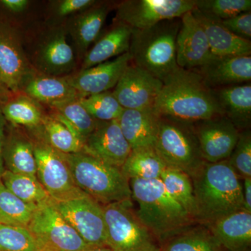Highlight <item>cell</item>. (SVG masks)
Here are the masks:
<instances>
[{
    "instance_id": "6da1fadb",
    "label": "cell",
    "mask_w": 251,
    "mask_h": 251,
    "mask_svg": "<svg viewBox=\"0 0 251 251\" xmlns=\"http://www.w3.org/2000/svg\"><path fill=\"white\" fill-rule=\"evenodd\" d=\"M163 83L154 106L160 117L193 125L224 115L212 89L195 71L179 68Z\"/></svg>"
},
{
    "instance_id": "7a4b0ae2",
    "label": "cell",
    "mask_w": 251,
    "mask_h": 251,
    "mask_svg": "<svg viewBox=\"0 0 251 251\" xmlns=\"http://www.w3.org/2000/svg\"><path fill=\"white\" fill-rule=\"evenodd\" d=\"M191 179L197 207L196 219L211 224L244 210L242 184L228 160L204 162Z\"/></svg>"
},
{
    "instance_id": "3957f363",
    "label": "cell",
    "mask_w": 251,
    "mask_h": 251,
    "mask_svg": "<svg viewBox=\"0 0 251 251\" xmlns=\"http://www.w3.org/2000/svg\"><path fill=\"white\" fill-rule=\"evenodd\" d=\"M131 197L138 203L135 211L142 224L158 239L177 235L193 218L167 191L161 179L129 180Z\"/></svg>"
},
{
    "instance_id": "277c9868",
    "label": "cell",
    "mask_w": 251,
    "mask_h": 251,
    "mask_svg": "<svg viewBox=\"0 0 251 251\" xmlns=\"http://www.w3.org/2000/svg\"><path fill=\"white\" fill-rule=\"evenodd\" d=\"M180 18L163 21L148 29H133L130 64L164 82L179 69L176 64V39Z\"/></svg>"
},
{
    "instance_id": "5b68a950",
    "label": "cell",
    "mask_w": 251,
    "mask_h": 251,
    "mask_svg": "<svg viewBox=\"0 0 251 251\" xmlns=\"http://www.w3.org/2000/svg\"><path fill=\"white\" fill-rule=\"evenodd\" d=\"M77 187L102 205L131 200L129 180L121 169L88 153H65Z\"/></svg>"
},
{
    "instance_id": "8992f818",
    "label": "cell",
    "mask_w": 251,
    "mask_h": 251,
    "mask_svg": "<svg viewBox=\"0 0 251 251\" xmlns=\"http://www.w3.org/2000/svg\"><path fill=\"white\" fill-rule=\"evenodd\" d=\"M155 150L167 166L192 176L204 163L191 124L160 117Z\"/></svg>"
},
{
    "instance_id": "52a82bcc",
    "label": "cell",
    "mask_w": 251,
    "mask_h": 251,
    "mask_svg": "<svg viewBox=\"0 0 251 251\" xmlns=\"http://www.w3.org/2000/svg\"><path fill=\"white\" fill-rule=\"evenodd\" d=\"M107 247L113 251H160L154 236L138 219L131 200L103 205Z\"/></svg>"
},
{
    "instance_id": "ba28073f",
    "label": "cell",
    "mask_w": 251,
    "mask_h": 251,
    "mask_svg": "<svg viewBox=\"0 0 251 251\" xmlns=\"http://www.w3.org/2000/svg\"><path fill=\"white\" fill-rule=\"evenodd\" d=\"M32 143L36 177L52 201L63 202L87 195L75 184L65 153L57 151L45 140Z\"/></svg>"
},
{
    "instance_id": "9c48e42d",
    "label": "cell",
    "mask_w": 251,
    "mask_h": 251,
    "mask_svg": "<svg viewBox=\"0 0 251 251\" xmlns=\"http://www.w3.org/2000/svg\"><path fill=\"white\" fill-rule=\"evenodd\" d=\"M27 228L38 251H78L92 247L63 217L52 199L38 207Z\"/></svg>"
},
{
    "instance_id": "30bf717a",
    "label": "cell",
    "mask_w": 251,
    "mask_h": 251,
    "mask_svg": "<svg viewBox=\"0 0 251 251\" xmlns=\"http://www.w3.org/2000/svg\"><path fill=\"white\" fill-rule=\"evenodd\" d=\"M194 9L195 0H126L117 6L115 21L141 30L181 18Z\"/></svg>"
},
{
    "instance_id": "8fae6325",
    "label": "cell",
    "mask_w": 251,
    "mask_h": 251,
    "mask_svg": "<svg viewBox=\"0 0 251 251\" xmlns=\"http://www.w3.org/2000/svg\"><path fill=\"white\" fill-rule=\"evenodd\" d=\"M54 202L66 221L92 247H107L103 205L86 195L82 197Z\"/></svg>"
},
{
    "instance_id": "7c38bea8",
    "label": "cell",
    "mask_w": 251,
    "mask_h": 251,
    "mask_svg": "<svg viewBox=\"0 0 251 251\" xmlns=\"http://www.w3.org/2000/svg\"><path fill=\"white\" fill-rule=\"evenodd\" d=\"M163 85L159 79L130 63L112 93L125 109L153 110Z\"/></svg>"
},
{
    "instance_id": "4fadbf2b",
    "label": "cell",
    "mask_w": 251,
    "mask_h": 251,
    "mask_svg": "<svg viewBox=\"0 0 251 251\" xmlns=\"http://www.w3.org/2000/svg\"><path fill=\"white\" fill-rule=\"evenodd\" d=\"M195 124L203 160L217 163L228 159L239 138L237 127L224 115Z\"/></svg>"
},
{
    "instance_id": "5bb4252c",
    "label": "cell",
    "mask_w": 251,
    "mask_h": 251,
    "mask_svg": "<svg viewBox=\"0 0 251 251\" xmlns=\"http://www.w3.org/2000/svg\"><path fill=\"white\" fill-rule=\"evenodd\" d=\"M205 32L192 11L180 18L176 39V59L178 67L196 70L214 57Z\"/></svg>"
},
{
    "instance_id": "9a60e30c",
    "label": "cell",
    "mask_w": 251,
    "mask_h": 251,
    "mask_svg": "<svg viewBox=\"0 0 251 251\" xmlns=\"http://www.w3.org/2000/svg\"><path fill=\"white\" fill-rule=\"evenodd\" d=\"M131 151L117 120L98 121L84 143V152L119 168L123 166Z\"/></svg>"
},
{
    "instance_id": "2e32d148",
    "label": "cell",
    "mask_w": 251,
    "mask_h": 251,
    "mask_svg": "<svg viewBox=\"0 0 251 251\" xmlns=\"http://www.w3.org/2000/svg\"><path fill=\"white\" fill-rule=\"evenodd\" d=\"M131 60L129 52L100 63L71 77L69 83L82 97L108 92L116 86Z\"/></svg>"
},
{
    "instance_id": "e0dca14e",
    "label": "cell",
    "mask_w": 251,
    "mask_h": 251,
    "mask_svg": "<svg viewBox=\"0 0 251 251\" xmlns=\"http://www.w3.org/2000/svg\"><path fill=\"white\" fill-rule=\"evenodd\" d=\"M195 71L211 89L249 83L251 80V56L214 57Z\"/></svg>"
},
{
    "instance_id": "ac0fdd59",
    "label": "cell",
    "mask_w": 251,
    "mask_h": 251,
    "mask_svg": "<svg viewBox=\"0 0 251 251\" xmlns=\"http://www.w3.org/2000/svg\"><path fill=\"white\" fill-rule=\"evenodd\" d=\"M211 237L221 249L247 251L251 244V213L236 211L210 224Z\"/></svg>"
},
{
    "instance_id": "d6986e66",
    "label": "cell",
    "mask_w": 251,
    "mask_h": 251,
    "mask_svg": "<svg viewBox=\"0 0 251 251\" xmlns=\"http://www.w3.org/2000/svg\"><path fill=\"white\" fill-rule=\"evenodd\" d=\"M117 121L132 150L154 147L160 122L154 110L124 109Z\"/></svg>"
},
{
    "instance_id": "ffe728a7",
    "label": "cell",
    "mask_w": 251,
    "mask_h": 251,
    "mask_svg": "<svg viewBox=\"0 0 251 251\" xmlns=\"http://www.w3.org/2000/svg\"><path fill=\"white\" fill-rule=\"evenodd\" d=\"M30 69L17 40L0 32V80L6 88L18 92L29 77Z\"/></svg>"
},
{
    "instance_id": "44dd1931",
    "label": "cell",
    "mask_w": 251,
    "mask_h": 251,
    "mask_svg": "<svg viewBox=\"0 0 251 251\" xmlns=\"http://www.w3.org/2000/svg\"><path fill=\"white\" fill-rule=\"evenodd\" d=\"M192 13L205 32L214 57L251 55V41L234 35L221 22L205 17L197 9H193Z\"/></svg>"
},
{
    "instance_id": "7402d4cb",
    "label": "cell",
    "mask_w": 251,
    "mask_h": 251,
    "mask_svg": "<svg viewBox=\"0 0 251 251\" xmlns=\"http://www.w3.org/2000/svg\"><path fill=\"white\" fill-rule=\"evenodd\" d=\"M224 116L238 130L249 129L251 122V85L249 83L212 89Z\"/></svg>"
},
{
    "instance_id": "603a6c76",
    "label": "cell",
    "mask_w": 251,
    "mask_h": 251,
    "mask_svg": "<svg viewBox=\"0 0 251 251\" xmlns=\"http://www.w3.org/2000/svg\"><path fill=\"white\" fill-rule=\"evenodd\" d=\"M132 31L133 29L125 23L116 22L86 54L82 62V70L128 52Z\"/></svg>"
},
{
    "instance_id": "cb8c5ba5",
    "label": "cell",
    "mask_w": 251,
    "mask_h": 251,
    "mask_svg": "<svg viewBox=\"0 0 251 251\" xmlns=\"http://www.w3.org/2000/svg\"><path fill=\"white\" fill-rule=\"evenodd\" d=\"M3 160L5 170L36 177V164L32 141L20 133L5 137Z\"/></svg>"
},
{
    "instance_id": "d4e9b609",
    "label": "cell",
    "mask_w": 251,
    "mask_h": 251,
    "mask_svg": "<svg viewBox=\"0 0 251 251\" xmlns=\"http://www.w3.org/2000/svg\"><path fill=\"white\" fill-rule=\"evenodd\" d=\"M25 90L31 98L50 106L81 98L80 94L71 85L68 79L63 77H33L26 83Z\"/></svg>"
},
{
    "instance_id": "484cf974",
    "label": "cell",
    "mask_w": 251,
    "mask_h": 251,
    "mask_svg": "<svg viewBox=\"0 0 251 251\" xmlns=\"http://www.w3.org/2000/svg\"><path fill=\"white\" fill-rule=\"evenodd\" d=\"M39 62L41 69L50 74H63L73 67L74 50L68 44L64 31H56L43 44Z\"/></svg>"
},
{
    "instance_id": "4316f807",
    "label": "cell",
    "mask_w": 251,
    "mask_h": 251,
    "mask_svg": "<svg viewBox=\"0 0 251 251\" xmlns=\"http://www.w3.org/2000/svg\"><path fill=\"white\" fill-rule=\"evenodd\" d=\"M166 167L154 148H142L132 150L120 169L128 180H150L160 179Z\"/></svg>"
},
{
    "instance_id": "83f0119b",
    "label": "cell",
    "mask_w": 251,
    "mask_h": 251,
    "mask_svg": "<svg viewBox=\"0 0 251 251\" xmlns=\"http://www.w3.org/2000/svg\"><path fill=\"white\" fill-rule=\"evenodd\" d=\"M109 11L108 4H95L75 19L72 27L73 37L81 50H87L97 40Z\"/></svg>"
},
{
    "instance_id": "f1b7e54d",
    "label": "cell",
    "mask_w": 251,
    "mask_h": 251,
    "mask_svg": "<svg viewBox=\"0 0 251 251\" xmlns=\"http://www.w3.org/2000/svg\"><path fill=\"white\" fill-rule=\"evenodd\" d=\"M160 179L172 197L184 208L193 219H196L197 207L191 176L181 170L167 166Z\"/></svg>"
},
{
    "instance_id": "f546056e",
    "label": "cell",
    "mask_w": 251,
    "mask_h": 251,
    "mask_svg": "<svg viewBox=\"0 0 251 251\" xmlns=\"http://www.w3.org/2000/svg\"><path fill=\"white\" fill-rule=\"evenodd\" d=\"M0 181L10 192L24 202L39 206L51 200L36 176L5 171Z\"/></svg>"
},
{
    "instance_id": "4dcf8cb0",
    "label": "cell",
    "mask_w": 251,
    "mask_h": 251,
    "mask_svg": "<svg viewBox=\"0 0 251 251\" xmlns=\"http://www.w3.org/2000/svg\"><path fill=\"white\" fill-rule=\"evenodd\" d=\"M58 112L56 118L67 126L83 143L97 126V120L80 103V98L72 99L52 106Z\"/></svg>"
},
{
    "instance_id": "1f68e13d",
    "label": "cell",
    "mask_w": 251,
    "mask_h": 251,
    "mask_svg": "<svg viewBox=\"0 0 251 251\" xmlns=\"http://www.w3.org/2000/svg\"><path fill=\"white\" fill-rule=\"evenodd\" d=\"M38 207L16 197L0 181V224L27 227Z\"/></svg>"
},
{
    "instance_id": "d6a6232c",
    "label": "cell",
    "mask_w": 251,
    "mask_h": 251,
    "mask_svg": "<svg viewBox=\"0 0 251 251\" xmlns=\"http://www.w3.org/2000/svg\"><path fill=\"white\" fill-rule=\"evenodd\" d=\"M46 141L63 153L84 151V143L67 125L56 117H44L42 122Z\"/></svg>"
},
{
    "instance_id": "836d02e7",
    "label": "cell",
    "mask_w": 251,
    "mask_h": 251,
    "mask_svg": "<svg viewBox=\"0 0 251 251\" xmlns=\"http://www.w3.org/2000/svg\"><path fill=\"white\" fill-rule=\"evenodd\" d=\"M195 9L203 16L217 21H226L251 11V0H195Z\"/></svg>"
},
{
    "instance_id": "e575fe53",
    "label": "cell",
    "mask_w": 251,
    "mask_h": 251,
    "mask_svg": "<svg viewBox=\"0 0 251 251\" xmlns=\"http://www.w3.org/2000/svg\"><path fill=\"white\" fill-rule=\"evenodd\" d=\"M80 101L91 116L99 122L118 120L125 109L109 91L82 97Z\"/></svg>"
},
{
    "instance_id": "d590c367",
    "label": "cell",
    "mask_w": 251,
    "mask_h": 251,
    "mask_svg": "<svg viewBox=\"0 0 251 251\" xmlns=\"http://www.w3.org/2000/svg\"><path fill=\"white\" fill-rule=\"evenodd\" d=\"M5 120L16 125L36 127L42 122L40 109L28 97H21L5 104L1 109Z\"/></svg>"
},
{
    "instance_id": "8d00e7d4",
    "label": "cell",
    "mask_w": 251,
    "mask_h": 251,
    "mask_svg": "<svg viewBox=\"0 0 251 251\" xmlns=\"http://www.w3.org/2000/svg\"><path fill=\"white\" fill-rule=\"evenodd\" d=\"M0 251H38L27 227L0 224Z\"/></svg>"
},
{
    "instance_id": "74e56055",
    "label": "cell",
    "mask_w": 251,
    "mask_h": 251,
    "mask_svg": "<svg viewBox=\"0 0 251 251\" xmlns=\"http://www.w3.org/2000/svg\"><path fill=\"white\" fill-rule=\"evenodd\" d=\"M165 251H223L211 235L191 232L179 235L168 243Z\"/></svg>"
},
{
    "instance_id": "f35d334b",
    "label": "cell",
    "mask_w": 251,
    "mask_h": 251,
    "mask_svg": "<svg viewBox=\"0 0 251 251\" xmlns=\"http://www.w3.org/2000/svg\"><path fill=\"white\" fill-rule=\"evenodd\" d=\"M238 176L251 177V133L249 129L239 132L235 148L228 159Z\"/></svg>"
},
{
    "instance_id": "ab89813d",
    "label": "cell",
    "mask_w": 251,
    "mask_h": 251,
    "mask_svg": "<svg viewBox=\"0 0 251 251\" xmlns=\"http://www.w3.org/2000/svg\"><path fill=\"white\" fill-rule=\"evenodd\" d=\"M226 29L246 40L251 41V12L242 13L226 20L219 21Z\"/></svg>"
},
{
    "instance_id": "60d3db41",
    "label": "cell",
    "mask_w": 251,
    "mask_h": 251,
    "mask_svg": "<svg viewBox=\"0 0 251 251\" xmlns=\"http://www.w3.org/2000/svg\"><path fill=\"white\" fill-rule=\"evenodd\" d=\"M96 4L93 0H64L60 1L57 7V14L61 17L87 10Z\"/></svg>"
},
{
    "instance_id": "b9f144b4",
    "label": "cell",
    "mask_w": 251,
    "mask_h": 251,
    "mask_svg": "<svg viewBox=\"0 0 251 251\" xmlns=\"http://www.w3.org/2000/svg\"><path fill=\"white\" fill-rule=\"evenodd\" d=\"M5 120H5L4 115H3L2 112H1V109H0V180H1V176L6 171L4 160H3V150H4L5 140Z\"/></svg>"
},
{
    "instance_id": "7bdbcfd3",
    "label": "cell",
    "mask_w": 251,
    "mask_h": 251,
    "mask_svg": "<svg viewBox=\"0 0 251 251\" xmlns=\"http://www.w3.org/2000/svg\"><path fill=\"white\" fill-rule=\"evenodd\" d=\"M242 189L244 210L251 213V177L244 178Z\"/></svg>"
},
{
    "instance_id": "ee69618b",
    "label": "cell",
    "mask_w": 251,
    "mask_h": 251,
    "mask_svg": "<svg viewBox=\"0 0 251 251\" xmlns=\"http://www.w3.org/2000/svg\"><path fill=\"white\" fill-rule=\"evenodd\" d=\"M1 2L10 11L21 12L26 9L29 1L27 0H3Z\"/></svg>"
},
{
    "instance_id": "f6af8a7d",
    "label": "cell",
    "mask_w": 251,
    "mask_h": 251,
    "mask_svg": "<svg viewBox=\"0 0 251 251\" xmlns=\"http://www.w3.org/2000/svg\"><path fill=\"white\" fill-rule=\"evenodd\" d=\"M78 251H113L108 247H90Z\"/></svg>"
},
{
    "instance_id": "bcb514c9",
    "label": "cell",
    "mask_w": 251,
    "mask_h": 251,
    "mask_svg": "<svg viewBox=\"0 0 251 251\" xmlns=\"http://www.w3.org/2000/svg\"><path fill=\"white\" fill-rule=\"evenodd\" d=\"M7 90L8 89L6 88V86H5L4 84H3V82H1V80H0V99H2L3 97H5Z\"/></svg>"
}]
</instances>
